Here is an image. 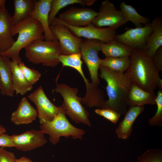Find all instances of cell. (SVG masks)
<instances>
[{
	"label": "cell",
	"instance_id": "1",
	"mask_svg": "<svg viewBox=\"0 0 162 162\" xmlns=\"http://www.w3.org/2000/svg\"><path fill=\"white\" fill-rule=\"evenodd\" d=\"M130 65L125 73L132 83L144 90L154 92L157 87L162 91V80L152 58L142 50H133Z\"/></svg>",
	"mask_w": 162,
	"mask_h": 162
},
{
	"label": "cell",
	"instance_id": "2",
	"mask_svg": "<svg viewBox=\"0 0 162 162\" xmlns=\"http://www.w3.org/2000/svg\"><path fill=\"white\" fill-rule=\"evenodd\" d=\"M99 69L98 76L107 83L106 88L108 97L100 109H110L121 115L124 114L127 110V95L132 83L130 80L125 73L101 66Z\"/></svg>",
	"mask_w": 162,
	"mask_h": 162
},
{
	"label": "cell",
	"instance_id": "3",
	"mask_svg": "<svg viewBox=\"0 0 162 162\" xmlns=\"http://www.w3.org/2000/svg\"><path fill=\"white\" fill-rule=\"evenodd\" d=\"M12 32L13 36L18 34L17 40L9 50L0 55L11 58L12 61L18 64L22 62L19 53L22 49L34 40H44L42 26L38 20L31 17L14 25Z\"/></svg>",
	"mask_w": 162,
	"mask_h": 162
},
{
	"label": "cell",
	"instance_id": "4",
	"mask_svg": "<svg viewBox=\"0 0 162 162\" xmlns=\"http://www.w3.org/2000/svg\"><path fill=\"white\" fill-rule=\"evenodd\" d=\"M24 49L26 57L33 64L54 67L60 63L58 57L61 51L58 41L36 40Z\"/></svg>",
	"mask_w": 162,
	"mask_h": 162
},
{
	"label": "cell",
	"instance_id": "5",
	"mask_svg": "<svg viewBox=\"0 0 162 162\" xmlns=\"http://www.w3.org/2000/svg\"><path fill=\"white\" fill-rule=\"evenodd\" d=\"M53 91L60 93L63 97V101L61 106L65 115L75 123L91 126L88 112L81 104L82 98L77 95L79 90L77 88H71L65 84L57 83Z\"/></svg>",
	"mask_w": 162,
	"mask_h": 162
},
{
	"label": "cell",
	"instance_id": "6",
	"mask_svg": "<svg viewBox=\"0 0 162 162\" xmlns=\"http://www.w3.org/2000/svg\"><path fill=\"white\" fill-rule=\"evenodd\" d=\"M60 106V111L53 120L40 124V130L49 135V141L54 145L59 142L62 136L82 139L85 131L71 124L66 118L63 109Z\"/></svg>",
	"mask_w": 162,
	"mask_h": 162
},
{
	"label": "cell",
	"instance_id": "7",
	"mask_svg": "<svg viewBox=\"0 0 162 162\" xmlns=\"http://www.w3.org/2000/svg\"><path fill=\"white\" fill-rule=\"evenodd\" d=\"M128 22L120 10L109 0L102 1L92 24L98 28L107 27L116 30Z\"/></svg>",
	"mask_w": 162,
	"mask_h": 162
},
{
	"label": "cell",
	"instance_id": "8",
	"mask_svg": "<svg viewBox=\"0 0 162 162\" xmlns=\"http://www.w3.org/2000/svg\"><path fill=\"white\" fill-rule=\"evenodd\" d=\"M100 41L96 40H82L80 46L81 53L88 70L92 83L98 86L100 80L98 70L100 58L98 53L100 51Z\"/></svg>",
	"mask_w": 162,
	"mask_h": 162
},
{
	"label": "cell",
	"instance_id": "9",
	"mask_svg": "<svg viewBox=\"0 0 162 162\" xmlns=\"http://www.w3.org/2000/svg\"><path fill=\"white\" fill-rule=\"evenodd\" d=\"M56 23L65 25L74 35L78 38L98 40L105 43H109L114 40L116 34L114 29L107 27L98 28L92 23L85 26H73L67 24L58 17H56L51 25Z\"/></svg>",
	"mask_w": 162,
	"mask_h": 162
},
{
	"label": "cell",
	"instance_id": "10",
	"mask_svg": "<svg viewBox=\"0 0 162 162\" xmlns=\"http://www.w3.org/2000/svg\"><path fill=\"white\" fill-rule=\"evenodd\" d=\"M50 28L58 40L61 54L67 55L80 52L82 40L74 35L66 26L56 23L50 25Z\"/></svg>",
	"mask_w": 162,
	"mask_h": 162
},
{
	"label": "cell",
	"instance_id": "11",
	"mask_svg": "<svg viewBox=\"0 0 162 162\" xmlns=\"http://www.w3.org/2000/svg\"><path fill=\"white\" fill-rule=\"evenodd\" d=\"M153 31L151 22L144 26L135 28H126L123 33L116 34L114 40L123 44L133 50H142L148 38Z\"/></svg>",
	"mask_w": 162,
	"mask_h": 162
},
{
	"label": "cell",
	"instance_id": "12",
	"mask_svg": "<svg viewBox=\"0 0 162 162\" xmlns=\"http://www.w3.org/2000/svg\"><path fill=\"white\" fill-rule=\"evenodd\" d=\"M28 98L36 105L40 124L52 121L61 109L53 104L46 95L41 86L29 94Z\"/></svg>",
	"mask_w": 162,
	"mask_h": 162
},
{
	"label": "cell",
	"instance_id": "13",
	"mask_svg": "<svg viewBox=\"0 0 162 162\" xmlns=\"http://www.w3.org/2000/svg\"><path fill=\"white\" fill-rule=\"evenodd\" d=\"M97 13L92 8L73 7L60 14L58 18L72 26H85L92 23Z\"/></svg>",
	"mask_w": 162,
	"mask_h": 162
},
{
	"label": "cell",
	"instance_id": "14",
	"mask_svg": "<svg viewBox=\"0 0 162 162\" xmlns=\"http://www.w3.org/2000/svg\"><path fill=\"white\" fill-rule=\"evenodd\" d=\"M44 134L41 130L32 129L11 136L14 147L26 152L43 146L47 142Z\"/></svg>",
	"mask_w": 162,
	"mask_h": 162
},
{
	"label": "cell",
	"instance_id": "15",
	"mask_svg": "<svg viewBox=\"0 0 162 162\" xmlns=\"http://www.w3.org/2000/svg\"><path fill=\"white\" fill-rule=\"evenodd\" d=\"M52 1H35V7L30 15V17L38 20L42 26L44 30V40L58 41L50 30L49 22V14Z\"/></svg>",
	"mask_w": 162,
	"mask_h": 162
},
{
	"label": "cell",
	"instance_id": "16",
	"mask_svg": "<svg viewBox=\"0 0 162 162\" xmlns=\"http://www.w3.org/2000/svg\"><path fill=\"white\" fill-rule=\"evenodd\" d=\"M5 3L0 8V54L9 50L15 41L12 34L14 25Z\"/></svg>",
	"mask_w": 162,
	"mask_h": 162
},
{
	"label": "cell",
	"instance_id": "17",
	"mask_svg": "<svg viewBox=\"0 0 162 162\" xmlns=\"http://www.w3.org/2000/svg\"><path fill=\"white\" fill-rule=\"evenodd\" d=\"M37 117L36 110L27 99L24 97L19 102L16 110L12 113L10 119L14 124L19 125L31 123Z\"/></svg>",
	"mask_w": 162,
	"mask_h": 162
},
{
	"label": "cell",
	"instance_id": "18",
	"mask_svg": "<svg viewBox=\"0 0 162 162\" xmlns=\"http://www.w3.org/2000/svg\"><path fill=\"white\" fill-rule=\"evenodd\" d=\"M156 98L154 91L144 90L132 83L128 93L126 104L130 106L155 104Z\"/></svg>",
	"mask_w": 162,
	"mask_h": 162
},
{
	"label": "cell",
	"instance_id": "19",
	"mask_svg": "<svg viewBox=\"0 0 162 162\" xmlns=\"http://www.w3.org/2000/svg\"><path fill=\"white\" fill-rule=\"evenodd\" d=\"M144 110V106H130L124 114V118L116 130L118 139H126L129 137L133 130L134 122Z\"/></svg>",
	"mask_w": 162,
	"mask_h": 162
},
{
	"label": "cell",
	"instance_id": "20",
	"mask_svg": "<svg viewBox=\"0 0 162 162\" xmlns=\"http://www.w3.org/2000/svg\"><path fill=\"white\" fill-rule=\"evenodd\" d=\"M153 31L149 36L142 51L152 58L156 51L162 46V18H155L151 22Z\"/></svg>",
	"mask_w": 162,
	"mask_h": 162
},
{
	"label": "cell",
	"instance_id": "21",
	"mask_svg": "<svg viewBox=\"0 0 162 162\" xmlns=\"http://www.w3.org/2000/svg\"><path fill=\"white\" fill-rule=\"evenodd\" d=\"M11 61L0 55V92L3 95L9 97H13L14 92L12 85Z\"/></svg>",
	"mask_w": 162,
	"mask_h": 162
},
{
	"label": "cell",
	"instance_id": "22",
	"mask_svg": "<svg viewBox=\"0 0 162 162\" xmlns=\"http://www.w3.org/2000/svg\"><path fill=\"white\" fill-rule=\"evenodd\" d=\"M86 92L85 96L81 98V103L89 108L96 107L101 108L105 101V94L98 86L90 82L85 83Z\"/></svg>",
	"mask_w": 162,
	"mask_h": 162
},
{
	"label": "cell",
	"instance_id": "23",
	"mask_svg": "<svg viewBox=\"0 0 162 162\" xmlns=\"http://www.w3.org/2000/svg\"><path fill=\"white\" fill-rule=\"evenodd\" d=\"M13 89L16 95H23L32 90L33 86L27 81L17 62L11 61Z\"/></svg>",
	"mask_w": 162,
	"mask_h": 162
},
{
	"label": "cell",
	"instance_id": "24",
	"mask_svg": "<svg viewBox=\"0 0 162 162\" xmlns=\"http://www.w3.org/2000/svg\"><path fill=\"white\" fill-rule=\"evenodd\" d=\"M100 51L106 57H130L133 50L114 40L108 43L100 41Z\"/></svg>",
	"mask_w": 162,
	"mask_h": 162
},
{
	"label": "cell",
	"instance_id": "25",
	"mask_svg": "<svg viewBox=\"0 0 162 162\" xmlns=\"http://www.w3.org/2000/svg\"><path fill=\"white\" fill-rule=\"evenodd\" d=\"M35 2L33 0H14V10L11 19L14 25L30 17Z\"/></svg>",
	"mask_w": 162,
	"mask_h": 162
},
{
	"label": "cell",
	"instance_id": "26",
	"mask_svg": "<svg viewBox=\"0 0 162 162\" xmlns=\"http://www.w3.org/2000/svg\"><path fill=\"white\" fill-rule=\"evenodd\" d=\"M119 7L128 21L132 22L136 27H142V24L145 25L150 23L149 18L140 14L134 8L124 2H121Z\"/></svg>",
	"mask_w": 162,
	"mask_h": 162
},
{
	"label": "cell",
	"instance_id": "27",
	"mask_svg": "<svg viewBox=\"0 0 162 162\" xmlns=\"http://www.w3.org/2000/svg\"><path fill=\"white\" fill-rule=\"evenodd\" d=\"M97 1L96 0H52L49 16V24L50 26L52 24L59 11L68 5L77 4L83 6H89Z\"/></svg>",
	"mask_w": 162,
	"mask_h": 162
},
{
	"label": "cell",
	"instance_id": "28",
	"mask_svg": "<svg viewBox=\"0 0 162 162\" xmlns=\"http://www.w3.org/2000/svg\"><path fill=\"white\" fill-rule=\"evenodd\" d=\"M130 62V57H106L104 59H100V66L115 71L124 72L128 68Z\"/></svg>",
	"mask_w": 162,
	"mask_h": 162
},
{
	"label": "cell",
	"instance_id": "29",
	"mask_svg": "<svg viewBox=\"0 0 162 162\" xmlns=\"http://www.w3.org/2000/svg\"><path fill=\"white\" fill-rule=\"evenodd\" d=\"M81 52L70 55H61L58 57L60 62L63 67H70L76 70L80 74L85 82L88 80L85 77L82 68L83 62L81 60Z\"/></svg>",
	"mask_w": 162,
	"mask_h": 162
},
{
	"label": "cell",
	"instance_id": "30",
	"mask_svg": "<svg viewBox=\"0 0 162 162\" xmlns=\"http://www.w3.org/2000/svg\"><path fill=\"white\" fill-rule=\"evenodd\" d=\"M157 106V111L154 116L148 120L149 124L151 126H161L162 124V91L158 92L156 99Z\"/></svg>",
	"mask_w": 162,
	"mask_h": 162
},
{
	"label": "cell",
	"instance_id": "31",
	"mask_svg": "<svg viewBox=\"0 0 162 162\" xmlns=\"http://www.w3.org/2000/svg\"><path fill=\"white\" fill-rule=\"evenodd\" d=\"M137 162H162V150L148 149L138 158Z\"/></svg>",
	"mask_w": 162,
	"mask_h": 162
},
{
	"label": "cell",
	"instance_id": "32",
	"mask_svg": "<svg viewBox=\"0 0 162 162\" xmlns=\"http://www.w3.org/2000/svg\"><path fill=\"white\" fill-rule=\"evenodd\" d=\"M19 64L25 78L32 85L35 84L41 77V74L40 72L28 68L22 62H20Z\"/></svg>",
	"mask_w": 162,
	"mask_h": 162
},
{
	"label": "cell",
	"instance_id": "33",
	"mask_svg": "<svg viewBox=\"0 0 162 162\" xmlns=\"http://www.w3.org/2000/svg\"><path fill=\"white\" fill-rule=\"evenodd\" d=\"M94 112L114 124L117 122L121 115L114 110L109 109H96Z\"/></svg>",
	"mask_w": 162,
	"mask_h": 162
},
{
	"label": "cell",
	"instance_id": "34",
	"mask_svg": "<svg viewBox=\"0 0 162 162\" xmlns=\"http://www.w3.org/2000/svg\"><path fill=\"white\" fill-rule=\"evenodd\" d=\"M16 159L13 153L0 147V162H16Z\"/></svg>",
	"mask_w": 162,
	"mask_h": 162
},
{
	"label": "cell",
	"instance_id": "35",
	"mask_svg": "<svg viewBox=\"0 0 162 162\" xmlns=\"http://www.w3.org/2000/svg\"><path fill=\"white\" fill-rule=\"evenodd\" d=\"M152 58L157 70L159 71H162V46L157 50Z\"/></svg>",
	"mask_w": 162,
	"mask_h": 162
},
{
	"label": "cell",
	"instance_id": "36",
	"mask_svg": "<svg viewBox=\"0 0 162 162\" xmlns=\"http://www.w3.org/2000/svg\"><path fill=\"white\" fill-rule=\"evenodd\" d=\"M0 146L3 148L14 147L11 136L5 133L0 135Z\"/></svg>",
	"mask_w": 162,
	"mask_h": 162
},
{
	"label": "cell",
	"instance_id": "37",
	"mask_svg": "<svg viewBox=\"0 0 162 162\" xmlns=\"http://www.w3.org/2000/svg\"><path fill=\"white\" fill-rule=\"evenodd\" d=\"M16 162H34L29 158L26 157H22L16 159Z\"/></svg>",
	"mask_w": 162,
	"mask_h": 162
},
{
	"label": "cell",
	"instance_id": "38",
	"mask_svg": "<svg viewBox=\"0 0 162 162\" xmlns=\"http://www.w3.org/2000/svg\"><path fill=\"white\" fill-rule=\"evenodd\" d=\"M6 132V129L1 124L0 122V135L5 133Z\"/></svg>",
	"mask_w": 162,
	"mask_h": 162
},
{
	"label": "cell",
	"instance_id": "39",
	"mask_svg": "<svg viewBox=\"0 0 162 162\" xmlns=\"http://www.w3.org/2000/svg\"><path fill=\"white\" fill-rule=\"evenodd\" d=\"M1 0H0V8L1 7Z\"/></svg>",
	"mask_w": 162,
	"mask_h": 162
},
{
	"label": "cell",
	"instance_id": "40",
	"mask_svg": "<svg viewBox=\"0 0 162 162\" xmlns=\"http://www.w3.org/2000/svg\"><path fill=\"white\" fill-rule=\"evenodd\" d=\"M0 85H1V83H0Z\"/></svg>",
	"mask_w": 162,
	"mask_h": 162
}]
</instances>
